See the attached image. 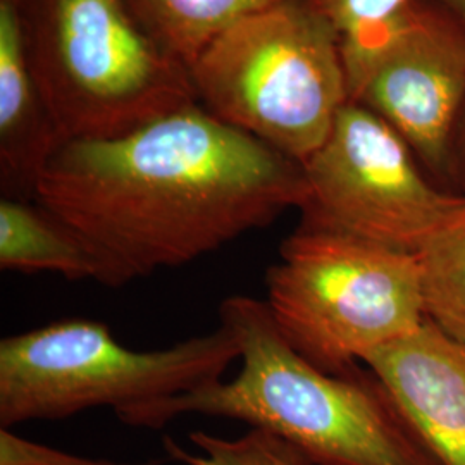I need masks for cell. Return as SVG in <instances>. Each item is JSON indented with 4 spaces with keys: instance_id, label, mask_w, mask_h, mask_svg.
<instances>
[{
    "instance_id": "obj_6",
    "label": "cell",
    "mask_w": 465,
    "mask_h": 465,
    "mask_svg": "<svg viewBox=\"0 0 465 465\" xmlns=\"http://www.w3.org/2000/svg\"><path fill=\"white\" fill-rule=\"evenodd\" d=\"M238 359V341L223 324L167 349L138 351L99 321H54L0 341V424L9 430L178 397L223 380Z\"/></svg>"
},
{
    "instance_id": "obj_17",
    "label": "cell",
    "mask_w": 465,
    "mask_h": 465,
    "mask_svg": "<svg viewBox=\"0 0 465 465\" xmlns=\"http://www.w3.org/2000/svg\"><path fill=\"white\" fill-rule=\"evenodd\" d=\"M455 178L465 182V105L455 138Z\"/></svg>"
},
{
    "instance_id": "obj_9",
    "label": "cell",
    "mask_w": 465,
    "mask_h": 465,
    "mask_svg": "<svg viewBox=\"0 0 465 465\" xmlns=\"http://www.w3.org/2000/svg\"><path fill=\"white\" fill-rule=\"evenodd\" d=\"M364 364L438 464L465 465V341L426 321Z\"/></svg>"
},
{
    "instance_id": "obj_16",
    "label": "cell",
    "mask_w": 465,
    "mask_h": 465,
    "mask_svg": "<svg viewBox=\"0 0 465 465\" xmlns=\"http://www.w3.org/2000/svg\"><path fill=\"white\" fill-rule=\"evenodd\" d=\"M0 465H128L90 460L19 438L9 430L0 431Z\"/></svg>"
},
{
    "instance_id": "obj_14",
    "label": "cell",
    "mask_w": 465,
    "mask_h": 465,
    "mask_svg": "<svg viewBox=\"0 0 465 465\" xmlns=\"http://www.w3.org/2000/svg\"><path fill=\"white\" fill-rule=\"evenodd\" d=\"M190 441L200 453L186 451L171 438L164 440V447L171 459L184 465H314L288 441L255 428L234 440L195 431Z\"/></svg>"
},
{
    "instance_id": "obj_4",
    "label": "cell",
    "mask_w": 465,
    "mask_h": 465,
    "mask_svg": "<svg viewBox=\"0 0 465 465\" xmlns=\"http://www.w3.org/2000/svg\"><path fill=\"white\" fill-rule=\"evenodd\" d=\"M188 71L202 107L300 164L350 100L340 38L305 0L236 21Z\"/></svg>"
},
{
    "instance_id": "obj_13",
    "label": "cell",
    "mask_w": 465,
    "mask_h": 465,
    "mask_svg": "<svg viewBox=\"0 0 465 465\" xmlns=\"http://www.w3.org/2000/svg\"><path fill=\"white\" fill-rule=\"evenodd\" d=\"M428 321L465 341V209L419 250Z\"/></svg>"
},
{
    "instance_id": "obj_19",
    "label": "cell",
    "mask_w": 465,
    "mask_h": 465,
    "mask_svg": "<svg viewBox=\"0 0 465 465\" xmlns=\"http://www.w3.org/2000/svg\"><path fill=\"white\" fill-rule=\"evenodd\" d=\"M142 465H153V464H142Z\"/></svg>"
},
{
    "instance_id": "obj_1",
    "label": "cell",
    "mask_w": 465,
    "mask_h": 465,
    "mask_svg": "<svg viewBox=\"0 0 465 465\" xmlns=\"http://www.w3.org/2000/svg\"><path fill=\"white\" fill-rule=\"evenodd\" d=\"M305 193L300 163L197 102L117 138L67 142L34 200L84 238L97 282L121 288L271 226Z\"/></svg>"
},
{
    "instance_id": "obj_8",
    "label": "cell",
    "mask_w": 465,
    "mask_h": 465,
    "mask_svg": "<svg viewBox=\"0 0 465 465\" xmlns=\"http://www.w3.org/2000/svg\"><path fill=\"white\" fill-rule=\"evenodd\" d=\"M341 52L350 100L386 121L432 176L455 178L465 23L432 0H411L374 36Z\"/></svg>"
},
{
    "instance_id": "obj_15",
    "label": "cell",
    "mask_w": 465,
    "mask_h": 465,
    "mask_svg": "<svg viewBox=\"0 0 465 465\" xmlns=\"http://www.w3.org/2000/svg\"><path fill=\"white\" fill-rule=\"evenodd\" d=\"M338 35L341 49L364 44L411 0H305Z\"/></svg>"
},
{
    "instance_id": "obj_18",
    "label": "cell",
    "mask_w": 465,
    "mask_h": 465,
    "mask_svg": "<svg viewBox=\"0 0 465 465\" xmlns=\"http://www.w3.org/2000/svg\"><path fill=\"white\" fill-rule=\"evenodd\" d=\"M432 2L443 5L445 9H449L450 13H453L462 23H465V0H432Z\"/></svg>"
},
{
    "instance_id": "obj_5",
    "label": "cell",
    "mask_w": 465,
    "mask_h": 465,
    "mask_svg": "<svg viewBox=\"0 0 465 465\" xmlns=\"http://www.w3.org/2000/svg\"><path fill=\"white\" fill-rule=\"evenodd\" d=\"M269 314L314 366L341 374L426 321L417 255L302 226L266 272Z\"/></svg>"
},
{
    "instance_id": "obj_7",
    "label": "cell",
    "mask_w": 465,
    "mask_h": 465,
    "mask_svg": "<svg viewBox=\"0 0 465 465\" xmlns=\"http://www.w3.org/2000/svg\"><path fill=\"white\" fill-rule=\"evenodd\" d=\"M302 226L417 255L465 209V193L438 188L386 121L349 100L326 142L302 163Z\"/></svg>"
},
{
    "instance_id": "obj_10",
    "label": "cell",
    "mask_w": 465,
    "mask_h": 465,
    "mask_svg": "<svg viewBox=\"0 0 465 465\" xmlns=\"http://www.w3.org/2000/svg\"><path fill=\"white\" fill-rule=\"evenodd\" d=\"M26 59L16 5L0 0V180L4 197L30 200L64 145Z\"/></svg>"
},
{
    "instance_id": "obj_12",
    "label": "cell",
    "mask_w": 465,
    "mask_h": 465,
    "mask_svg": "<svg viewBox=\"0 0 465 465\" xmlns=\"http://www.w3.org/2000/svg\"><path fill=\"white\" fill-rule=\"evenodd\" d=\"M140 26L171 57L190 67L236 21L276 0H124Z\"/></svg>"
},
{
    "instance_id": "obj_11",
    "label": "cell",
    "mask_w": 465,
    "mask_h": 465,
    "mask_svg": "<svg viewBox=\"0 0 465 465\" xmlns=\"http://www.w3.org/2000/svg\"><path fill=\"white\" fill-rule=\"evenodd\" d=\"M0 269L55 272L71 282L99 278V264L84 238L38 202H0Z\"/></svg>"
},
{
    "instance_id": "obj_3",
    "label": "cell",
    "mask_w": 465,
    "mask_h": 465,
    "mask_svg": "<svg viewBox=\"0 0 465 465\" xmlns=\"http://www.w3.org/2000/svg\"><path fill=\"white\" fill-rule=\"evenodd\" d=\"M26 59L64 142L111 140L197 104L188 67L124 0H13Z\"/></svg>"
},
{
    "instance_id": "obj_2",
    "label": "cell",
    "mask_w": 465,
    "mask_h": 465,
    "mask_svg": "<svg viewBox=\"0 0 465 465\" xmlns=\"http://www.w3.org/2000/svg\"><path fill=\"white\" fill-rule=\"evenodd\" d=\"M219 324L240 347L236 378L126 407L117 419L147 430L186 414L234 419L276 434L314 465H440L371 371L334 374L314 366L282 338L266 302L223 300Z\"/></svg>"
}]
</instances>
